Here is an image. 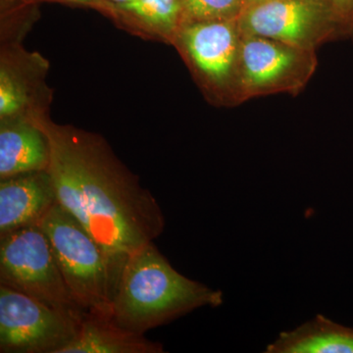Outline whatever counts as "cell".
<instances>
[{"label": "cell", "instance_id": "5b68a950", "mask_svg": "<svg viewBox=\"0 0 353 353\" xmlns=\"http://www.w3.org/2000/svg\"><path fill=\"white\" fill-rule=\"evenodd\" d=\"M317 66L315 50L243 34L236 103L269 94H297Z\"/></svg>", "mask_w": 353, "mask_h": 353}, {"label": "cell", "instance_id": "5bb4252c", "mask_svg": "<svg viewBox=\"0 0 353 353\" xmlns=\"http://www.w3.org/2000/svg\"><path fill=\"white\" fill-rule=\"evenodd\" d=\"M37 113L32 108L31 88L12 63L2 57L0 66V121L28 117Z\"/></svg>", "mask_w": 353, "mask_h": 353}, {"label": "cell", "instance_id": "9a60e30c", "mask_svg": "<svg viewBox=\"0 0 353 353\" xmlns=\"http://www.w3.org/2000/svg\"><path fill=\"white\" fill-rule=\"evenodd\" d=\"M183 22L236 20L245 12L246 0H182Z\"/></svg>", "mask_w": 353, "mask_h": 353}, {"label": "cell", "instance_id": "6da1fadb", "mask_svg": "<svg viewBox=\"0 0 353 353\" xmlns=\"http://www.w3.org/2000/svg\"><path fill=\"white\" fill-rule=\"evenodd\" d=\"M50 141V172L58 202L99 243L119 279L125 262L165 228L162 209L99 134L34 114ZM117 284V283H116Z\"/></svg>", "mask_w": 353, "mask_h": 353}, {"label": "cell", "instance_id": "d6986e66", "mask_svg": "<svg viewBox=\"0 0 353 353\" xmlns=\"http://www.w3.org/2000/svg\"><path fill=\"white\" fill-rule=\"evenodd\" d=\"M263 1H267V0H246V2H248V6H252V4L260 3V2H263Z\"/></svg>", "mask_w": 353, "mask_h": 353}, {"label": "cell", "instance_id": "4fadbf2b", "mask_svg": "<svg viewBox=\"0 0 353 353\" xmlns=\"http://www.w3.org/2000/svg\"><path fill=\"white\" fill-rule=\"evenodd\" d=\"M115 7L118 19L172 43L183 26L182 0H132Z\"/></svg>", "mask_w": 353, "mask_h": 353}, {"label": "cell", "instance_id": "52a82bcc", "mask_svg": "<svg viewBox=\"0 0 353 353\" xmlns=\"http://www.w3.org/2000/svg\"><path fill=\"white\" fill-rule=\"evenodd\" d=\"M238 23L241 34L304 50L343 39L330 0H267L248 6Z\"/></svg>", "mask_w": 353, "mask_h": 353}, {"label": "cell", "instance_id": "9c48e42d", "mask_svg": "<svg viewBox=\"0 0 353 353\" xmlns=\"http://www.w3.org/2000/svg\"><path fill=\"white\" fill-rule=\"evenodd\" d=\"M58 202L48 170L30 172L0 180V236L38 225Z\"/></svg>", "mask_w": 353, "mask_h": 353}, {"label": "cell", "instance_id": "7a4b0ae2", "mask_svg": "<svg viewBox=\"0 0 353 353\" xmlns=\"http://www.w3.org/2000/svg\"><path fill=\"white\" fill-rule=\"evenodd\" d=\"M222 303L221 290L179 273L152 241L125 262L114 290L112 319L145 334L197 308Z\"/></svg>", "mask_w": 353, "mask_h": 353}, {"label": "cell", "instance_id": "7c38bea8", "mask_svg": "<svg viewBox=\"0 0 353 353\" xmlns=\"http://www.w3.org/2000/svg\"><path fill=\"white\" fill-rule=\"evenodd\" d=\"M266 353H353V329L317 315L292 331L282 332Z\"/></svg>", "mask_w": 353, "mask_h": 353}, {"label": "cell", "instance_id": "e0dca14e", "mask_svg": "<svg viewBox=\"0 0 353 353\" xmlns=\"http://www.w3.org/2000/svg\"><path fill=\"white\" fill-rule=\"evenodd\" d=\"M18 1L24 2V3H31V2L37 1H57L64 2V3L79 4V6L92 7V8L102 11V12L108 14L109 16H112L115 19H118L115 4L111 3L108 0H18Z\"/></svg>", "mask_w": 353, "mask_h": 353}, {"label": "cell", "instance_id": "2e32d148", "mask_svg": "<svg viewBox=\"0 0 353 353\" xmlns=\"http://www.w3.org/2000/svg\"><path fill=\"white\" fill-rule=\"evenodd\" d=\"M343 39L353 41V0H330Z\"/></svg>", "mask_w": 353, "mask_h": 353}, {"label": "cell", "instance_id": "ba28073f", "mask_svg": "<svg viewBox=\"0 0 353 353\" xmlns=\"http://www.w3.org/2000/svg\"><path fill=\"white\" fill-rule=\"evenodd\" d=\"M80 321L32 297L0 285V352L61 353Z\"/></svg>", "mask_w": 353, "mask_h": 353}, {"label": "cell", "instance_id": "3957f363", "mask_svg": "<svg viewBox=\"0 0 353 353\" xmlns=\"http://www.w3.org/2000/svg\"><path fill=\"white\" fill-rule=\"evenodd\" d=\"M65 282L90 314L112 318L115 273L108 255L75 216L59 202L39 221Z\"/></svg>", "mask_w": 353, "mask_h": 353}, {"label": "cell", "instance_id": "277c9868", "mask_svg": "<svg viewBox=\"0 0 353 353\" xmlns=\"http://www.w3.org/2000/svg\"><path fill=\"white\" fill-rule=\"evenodd\" d=\"M0 285L80 322L88 313L72 294L50 241L38 225L0 236Z\"/></svg>", "mask_w": 353, "mask_h": 353}, {"label": "cell", "instance_id": "8fae6325", "mask_svg": "<svg viewBox=\"0 0 353 353\" xmlns=\"http://www.w3.org/2000/svg\"><path fill=\"white\" fill-rule=\"evenodd\" d=\"M163 345L123 328L112 318L87 313L61 353H163Z\"/></svg>", "mask_w": 353, "mask_h": 353}, {"label": "cell", "instance_id": "30bf717a", "mask_svg": "<svg viewBox=\"0 0 353 353\" xmlns=\"http://www.w3.org/2000/svg\"><path fill=\"white\" fill-rule=\"evenodd\" d=\"M50 146L46 132L31 117L0 121V180L48 170Z\"/></svg>", "mask_w": 353, "mask_h": 353}, {"label": "cell", "instance_id": "ac0fdd59", "mask_svg": "<svg viewBox=\"0 0 353 353\" xmlns=\"http://www.w3.org/2000/svg\"><path fill=\"white\" fill-rule=\"evenodd\" d=\"M111 3L115 4V6H119V4L129 3L132 0H108Z\"/></svg>", "mask_w": 353, "mask_h": 353}, {"label": "cell", "instance_id": "8992f818", "mask_svg": "<svg viewBox=\"0 0 353 353\" xmlns=\"http://www.w3.org/2000/svg\"><path fill=\"white\" fill-rule=\"evenodd\" d=\"M241 38L238 19L214 20L185 23L173 41L201 87L221 103L236 104Z\"/></svg>", "mask_w": 353, "mask_h": 353}]
</instances>
